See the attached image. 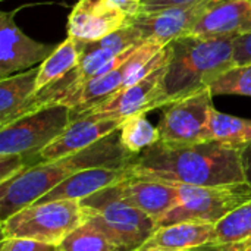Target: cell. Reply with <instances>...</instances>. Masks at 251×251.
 Listing matches in <instances>:
<instances>
[{"label": "cell", "instance_id": "obj_33", "mask_svg": "<svg viewBox=\"0 0 251 251\" xmlns=\"http://www.w3.org/2000/svg\"><path fill=\"white\" fill-rule=\"evenodd\" d=\"M131 251H138V250H131Z\"/></svg>", "mask_w": 251, "mask_h": 251}, {"label": "cell", "instance_id": "obj_13", "mask_svg": "<svg viewBox=\"0 0 251 251\" xmlns=\"http://www.w3.org/2000/svg\"><path fill=\"white\" fill-rule=\"evenodd\" d=\"M122 124L124 121L119 119H100L94 116L75 118L51 144L38 153L34 165L78 153L119 131Z\"/></svg>", "mask_w": 251, "mask_h": 251}, {"label": "cell", "instance_id": "obj_31", "mask_svg": "<svg viewBox=\"0 0 251 251\" xmlns=\"http://www.w3.org/2000/svg\"><path fill=\"white\" fill-rule=\"evenodd\" d=\"M235 251H251V241H244L240 244H235Z\"/></svg>", "mask_w": 251, "mask_h": 251}, {"label": "cell", "instance_id": "obj_27", "mask_svg": "<svg viewBox=\"0 0 251 251\" xmlns=\"http://www.w3.org/2000/svg\"><path fill=\"white\" fill-rule=\"evenodd\" d=\"M234 56L237 65H244L251 62V34L235 38L234 41Z\"/></svg>", "mask_w": 251, "mask_h": 251}, {"label": "cell", "instance_id": "obj_15", "mask_svg": "<svg viewBox=\"0 0 251 251\" xmlns=\"http://www.w3.org/2000/svg\"><path fill=\"white\" fill-rule=\"evenodd\" d=\"M251 34V0H218L199 21L191 35L240 38Z\"/></svg>", "mask_w": 251, "mask_h": 251}, {"label": "cell", "instance_id": "obj_28", "mask_svg": "<svg viewBox=\"0 0 251 251\" xmlns=\"http://www.w3.org/2000/svg\"><path fill=\"white\" fill-rule=\"evenodd\" d=\"M191 1H196V0H143L140 13L156 12L160 9H166V7L176 6V4H185V3H191Z\"/></svg>", "mask_w": 251, "mask_h": 251}, {"label": "cell", "instance_id": "obj_6", "mask_svg": "<svg viewBox=\"0 0 251 251\" xmlns=\"http://www.w3.org/2000/svg\"><path fill=\"white\" fill-rule=\"evenodd\" d=\"M72 122V109L51 104L0 128V154H22L29 165Z\"/></svg>", "mask_w": 251, "mask_h": 251}, {"label": "cell", "instance_id": "obj_1", "mask_svg": "<svg viewBox=\"0 0 251 251\" xmlns=\"http://www.w3.org/2000/svg\"><path fill=\"white\" fill-rule=\"evenodd\" d=\"M241 150L216 141L169 146L162 141L144 150L129 165L131 176L178 185L215 187L246 182Z\"/></svg>", "mask_w": 251, "mask_h": 251}, {"label": "cell", "instance_id": "obj_29", "mask_svg": "<svg viewBox=\"0 0 251 251\" xmlns=\"http://www.w3.org/2000/svg\"><path fill=\"white\" fill-rule=\"evenodd\" d=\"M113 4L121 7L129 18H134L140 13L143 0H110Z\"/></svg>", "mask_w": 251, "mask_h": 251}, {"label": "cell", "instance_id": "obj_9", "mask_svg": "<svg viewBox=\"0 0 251 251\" xmlns=\"http://www.w3.org/2000/svg\"><path fill=\"white\" fill-rule=\"evenodd\" d=\"M169 63V62H168ZM166 66L153 71L134 85L124 88L122 91L91 104L79 112L72 113V119L94 116L100 119H119L125 121L137 113H147L150 110L165 107L168 104L163 91V78Z\"/></svg>", "mask_w": 251, "mask_h": 251}, {"label": "cell", "instance_id": "obj_8", "mask_svg": "<svg viewBox=\"0 0 251 251\" xmlns=\"http://www.w3.org/2000/svg\"><path fill=\"white\" fill-rule=\"evenodd\" d=\"M213 107L210 88H203L166 104L157 125L160 141L169 146H188L210 141L209 116Z\"/></svg>", "mask_w": 251, "mask_h": 251}, {"label": "cell", "instance_id": "obj_20", "mask_svg": "<svg viewBox=\"0 0 251 251\" xmlns=\"http://www.w3.org/2000/svg\"><path fill=\"white\" fill-rule=\"evenodd\" d=\"M209 140L232 149H244L251 143V119L216 110L209 116Z\"/></svg>", "mask_w": 251, "mask_h": 251}, {"label": "cell", "instance_id": "obj_19", "mask_svg": "<svg viewBox=\"0 0 251 251\" xmlns=\"http://www.w3.org/2000/svg\"><path fill=\"white\" fill-rule=\"evenodd\" d=\"M84 44L85 43H81L69 35L66 40L57 44L56 49L50 53V56L38 65L34 94H38L46 87L69 75L82 59Z\"/></svg>", "mask_w": 251, "mask_h": 251}, {"label": "cell", "instance_id": "obj_30", "mask_svg": "<svg viewBox=\"0 0 251 251\" xmlns=\"http://www.w3.org/2000/svg\"><path fill=\"white\" fill-rule=\"evenodd\" d=\"M241 165L244 181L251 187V143L241 150Z\"/></svg>", "mask_w": 251, "mask_h": 251}, {"label": "cell", "instance_id": "obj_22", "mask_svg": "<svg viewBox=\"0 0 251 251\" xmlns=\"http://www.w3.org/2000/svg\"><path fill=\"white\" fill-rule=\"evenodd\" d=\"M251 238V200L246 201L215 225L213 244L235 246Z\"/></svg>", "mask_w": 251, "mask_h": 251}, {"label": "cell", "instance_id": "obj_16", "mask_svg": "<svg viewBox=\"0 0 251 251\" xmlns=\"http://www.w3.org/2000/svg\"><path fill=\"white\" fill-rule=\"evenodd\" d=\"M132 163V162H131ZM129 163V165H131ZM128 166L122 168H91L81 171L68 179H65L60 185L49 191L35 203L56 201V200H82L96 194L100 190L119 184L131 176V171Z\"/></svg>", "mask_w": 251, "mask_h": 251}, {"label": "cell", "instance_id": "obj_12", "mask_svg": "<svg viewBox=\"0 0 251 251\" xmlns=\"http://www.w3.org/2000/svg\"><path fill=\"white\" fill-rule=\"evenodd\" d=\"M129 16L110 0H78L68 16V35L81 43L97 41L122 28Z\"/></svg>", "mask_w": 251, "mask_h": 251}, {"label": "cell", "instance_id": "obj_26", "mask_svg": "<svg viewBox=\"0 0 251 251\" xmlns=\"http://www.w3.org/2000/svg\"><path fill=\"white\" fill-rule=\"evenodd\" d=\"M0 251H57V246L28 238H3Z\"/></svg>", "mask_w": 251, "mask_h": 251}, {"label": "cell", "instance_id": "obj_11", "mask_svg": "<svg viewBox=\"0 0 251 251\" xmlns=\"http://www.w3.org/2000/svg\"><path fill=\"white\" fill-rule=\"evenodd\" d=\"M56 49L26 35L15 22V12H0V79L44 62Z\"/></svg>", "mask_w": 251, "mask_h": 251}, {"label": "cell", "instance_id": "obj_25", "mask_svg": "<svg viewBox=\"0 0 251 251\" xmlns=\"http://www.w3.org/2000/svg\"><path fill=\"white\" fill-rule=\"evenodd\" d=\"M29 166V162L22 154H0V184L15 178Z\"/></svg>", "mask_w": 251, "mask_h": 251}, {"label": "cell", "instance_id": "obj_3", "mask_svg": "<svg viewBox=\"0 0 251 251\" xmlns=\"http://www.w3.org/2000/svg\"><path fill=\"white\" fill-rule=\"evenodd\" d=\"M232 38L181 37L171 43L172 54L163 78L168 104L209 88L221 75L235 66Z\"/></svg>", "mask_w": 251, "mask_h": 251}, {"label": "cell", "instance_id": "obj_18", "mask_svg": "<svg viewBox=\"0 0 251 251\" xmlns=\"http://www.w3.org/2000/svg\"><path fill=\"white\" fill-rule=\"evenodd\" d=\"M38 66L0 79V128L21 118V113L35 93Z\"/></svg>", "mask_w": 251, "mask_h": 251}, {"label": "cell", "instance_id": "obj_24", "mask_svg": "<svg viewBox=\"0 0 251 251\" xmlns=\"http://www.w3.org/2000/svg\"><path fill=\"white\" fill-rule=\"evenodd\" d=\"M213 96L251 97V62L235 65L221 75L210 87Z\"/></svg>", "mask_w": 251, "mask_h": 251}, {"label": "cell", "instance_id": "obj_32", "mask_svg": "<svg viewBox=\"0 0 251 251\" xmlns=\"http://www.w3.org/2000/svg\"><path fill=\"white\" fill-rule=\"evenodd\" d=\"M247 241H251V238H250V240H247Z\"/></svg>", "mask_w": 251, "mask_h": 251}, {"label": "cell", "instance_id": "obj_5", "mask_svg": "<svg viewBox=\"0 0 251 251\" xmlns=\"http://www.w3.org/2000/svg\"><path fill=\"white\" fill-rule=\"evenodd\" d=\"M81 224L84 213L79 200L32 203L1 221V240L28 238L59 246Z\"/></svg>", "mask_w": 251, "mask_h": 251}, {"label": "cell", "instance_id": "obj_34", "mask_svg": "<svg viewBox=\"0 0 251 251\" xmlns=\"http://www.w3.org/2000/svg\"><path fill=\"white\" fill-rule=\"evenodd\" d=\"M57 251H59V250H57Z\"/></svg>", "mask_w": 251, "mask_h": 251}, {"label": "cell", "instance_id": "obj_14", "mask_svg": "<svg viewBox=\"0 0 251 251\" xmlns=\"http://www.w3.org/2000/svg\"><path fill=\"white\" fill-rule=\"evenodd\" d=\"M118 193L131 206L156 219V222L172 210L181 200L178 184L129 176L116 184Z\"/></svg>", "mask_w": 251, "mask_h": 251}, {"label": "cell", "instance_id": "obj_17", "mask_svg": "<svg viewBox=\"0 0 251 251\" xmlns=\"http://www.w3.org/2000/svg\"><path fill=\"white\" fill-rule=\"evenodd\" d=\"M215 224L179 222L159 226L138 251H190L213 241Z\"/></svg>", "mask_w": 251, "mask_h": 251}, {"label": "cell", "instance_id": "obj_23", "mask_svg": "<svg viewBox=\"0 0 251 251\" xmlns=\"http://www.w3.org/2000/svg\"><path fill=\"white\" fill-rule=\"evenodd\" d=\"M59 251H122L106 235L97 231L91 224L84 222L75 228L59 246Z\"/></svg>", "mask_w": 251, "mask_h": 251}, {"label": "cell", "instance_id": "obj_4", "mask_svg": "<svg viewBox=\"0 0 251 251\" xmlns=\"http://www.w3.org/2000/svg\"><path fill=\"white\" fill-rule=\"evenodd\" d=\"M79 203L84 222L91 224L122 251L137 250L157 229L156 219L122 200L116 184Z\"/></svg>", "mask_w": 251, "mask_h": 251}, {"label": "cell", "instance_id": "obj_2", "mask_svg": "<svg viewBox=\"0 0 251 251\" xmlns=\"http://www.w3.org/2000/svg\"><path fill=\"white\" fill-rule=\"evenodd\" d=\"M137 156L126 151L118 131L96 144L57 160L26 168L15 178L0 184V218L7 219L18 210L35 203L69 176L91 168H122Z\"/></svg>", "mask_w": 251, "mask_h": 251}, {"label": "cell", "instance_id": "obj_21", "mask_svg": "<svg viewBox=\"0 0 251 251\" xmlns=\"http://www.w3.org/2000/svg\"><path fill=\"white\" fill-rule=\"evenodd\" d=\"M147 113H137L124 121L119 129V138L126 151L134 156L141 154L149 147L160 141L157 126H153L146 118Z\"/></svg>", "mask_w": 251, "mask_h": 251}, {"label": "cell", "instance_id": "obj_10", "mask_svg": "<svg viewBox=\"0 0 251 251\" xmlns=\"http://www.w3.org/2000/svg\"><path fill=\"white\" fill-rule=\"evenodd\" d=\"M218 0H196L185 4H176L149 13H138L131 22L141 31L146 41L154 40L163 46L191 35L200 18Z\"/></svg>", "mask_w": 251, "mask_h": 251}, {"label": "cell", "instance_id": "obj_7", "mask_svg": "<svg viewBox=\"0 0 251 251\" xmlns=\"http://www.w3.org/2000/svg\"><path fill=\"white\" fill-rule=\"evenodd\" d=\"M179 203L157 221V228L179 222L216 225L232 210L251 200V187L247 182L215 187L179 185Z\"/></svg>", "mask_w": 251, "mask_h": 251}]
</instances>
